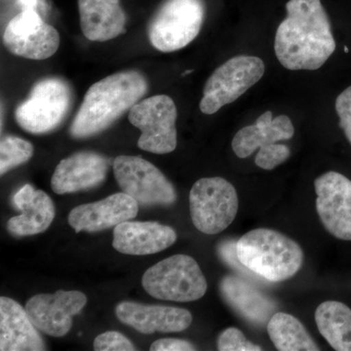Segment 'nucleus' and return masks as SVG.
Returning <instances> with one entry per match:
<instances>
[{
  "instance_id": "f8f14e48",
  "label": "nucleus",
  "mask_w": 351,
  "mask_h": 351,
  "mask_svg": "<svg viewBox=\"0 0 351 351\" xmlns=\"http://www.w3.org/2000/svg\"><path fill=\"white\" fill-rule=\"evenodd\" d=\"M3 43L16 56L41 61L57 52L60 34L54 27L44 22L38 11L25 9L7 25Z\"/></svg>"
},
{
  "instance_id": "4468645a",
  "label": "nucleus",
  "mask_w": 351,
  "mask_h": 351,
  "mask_svg": "<svg viewBox=\"0 0 351 351\" xmlns=\"http://www.w3.org/2000/svg\"><path fill=\"white\" fill-rule=\"evenodd\" d=\"M86 304V295L80 291H58L34 295L25 304V311L36 329L59 338L68 334L73 316Z\"/></svg>"
},
{
  "instance_id": "2eb2a0df",
  "label": "nucleus",
  "mask_w": 351,
  "mask_h": 351,
  "mask_svg": "<svg viewBox=\"0 0 351 351\" xmlns=\"http://www.w3.org/2000/svg\"><path fill=\"white\" fill-rule=\"evenodd\" d=\"M138 203L124 193L73 208L69 223L75 232H97L130 221L137 216Z\"/></svg>"
},
{
  "instance_id": "dca6fc26",
  "label": "nucleus",
  "mask_w": 351,
  "mask_h": 351,
  "mask_svg": "<svg viewBox=\"0 0 351 351\" xmlns=\"http://www.w3.org/2000/svg\"><path fill=\"white\" fill-rule=\"evenodd\" d=\"M110 159L96 152H82L63 159L51 179L58 195L95 188L107 178Z\"/></svg>"
},
{
  "instance_id": "423d86ee",
  "label": "nucleus",
  "mask_w": 351,
  "mask_h": 351,
  "mask_svg": "<svg viewBox=\"0 0 351 351\" xmlns=\"http://www.w3.org/2000/svg\"><path fill=\"white\" fill-rule=\"evenodd\" d=\"M237 189L223 178H203L189 193V209L193 225L205 234H218L234 221L239 212Z\"/></svg>"
},
{
  "instance_id": "9d476101",
  "label": "nucleus",
  "mask_w": 351,
  "mask_h": 351,
  "mask_svg": "<svg viewBox=\"0 0 351 351\" xmlns=\"http://www.w3.org/2000/svg\"><path fill=\"white\" fill-rule=\"evenodd\" d=\"M177 117L174 101L167 95H156L136 104L129 112V121L142 132L138 147L156 154L174 152Z\"/></svg>"
},
{
  "instance_id": "bb28decb",
  "label": "nucleus",
  "mask_w": 351,
  "mask_h": 351,
  "mask_svg": "<svg viewBox=\"0 0 351 351\" xmlns=\"http://www.w3.org/2000/svg\"><path fill=\"white\" fill-rule=\"evenodd\" d=\"M96 351H133L135 346L123 335L110 331L99 335L94 341Z\"/></svg>"
},
{
  "instance_id": "1a4fd4ad",
  "label": "nucleus",
  "mask_w": 351,
  "mask_h": 351,
  "mask_svg": "<svg viewBox=\"0 0 351 351\" xmlns=\"http://www.w3.org/2000/svg\"><path fill=\"white\" fill-rule=\"evenodd\" d=\"M263 73L265 64L258 57L241 55L228 60L208 78L200 101L201 112L213 114L237 101L260 82Z\"/></svg>"
},
{
  "instance_id": "0eeeda50",
  "label": "nucleus",
  "mask_w": 351,
  "mask_h": 351,
  "mask_svg": "<svg viewBox=\"0 0 351 351\" xmlns=\"http://www.w3.org/2000/svg\"><path fill=\"white\" fill-rule=\"evenodd\" d=\"M204 13L202 0H165L149 25L152 45L164 53L186 47L199 34Z\"/></svg>"
},
{
  "instance_id": "6e6552de",
  "label": "nucleus",
  "mask_w": 351,
  "mask_h": 351,
  "mask_svg": "<svg viewBox=\"0 0 351 351\" xmlns=\"http://www.w3.org/2000/svg\"><path fill=\"white\" fill-rule=\"evenodd\" d=\"M71 105L68 83L61 78H45L34 85L29 98L16 108V121L29 133H48L62 123Z\"/></svg>"
},
{
  "instance_id": "6ab92c4d",
  "label": "nucleus",
  "mask_w": 351,
  "mask_h": 351,
  "mask_svg": "<svg viewBox=\"0 0 351 351\" xmlns=\"http://www.w3.org/2000/svg\"><path fill=\"white\" fill-rule=\"evenodd\" d=\"M27 311L9 298H0V350H45Z\"/></svg>"
},
{
  "instance_id": "b1692460",
  "label": "nucleus",
  "mask_w": 351,
  "mask_h": 351,
  "mask_svg": "<svg viewBox=\"0 0 351 351\" xmlns=\"http://www.w3.org/2000/svg\"><path fill=\"white\" fill-rule=\"evenodd\" d=\"M267 332L277 350H320L301 321L291 314L274 313L267 323Z\"/></svg>"
},
{
  "instance_id": "aec40b11",
  "label": "nucleus",
  "mask_w": 351,
  "mask_h": 351,
  "mask_svg": "<svg viewBox=\"0 0 351 351\" xmlns=\"http://www.w3.org/2000/svg\"><path fill=\"white\" fill-rule=\"evenodd\" d=\"M80 27L91 41H108L125 32L126 14L120 0H78Z\"/></svg>"
},
{
  "instance_id": "cd10ccee",
  "label": "nucleus",
  "mask_w": 351,
  "mask_h": 351,
  "mask_svg": "<svg viewBox=\"0 0 351 351\" xmlns=\"http://www.w3.org/2000/svg\"><path fill=\"white\" fill-rule=\"evenodd\" d=\"M336 110L339 119V126L351 145V86L339 94L336 100Z\"/></svg>"
},
{
  "instance_id": "ddd939ff",
  "label": "nucleus",
  "mask_w": 351,
  "mask_h": 351,
  "mask_svg": "<svg viewBox=\"0 0 351 351\" xmlns=\"http://www.w3.org/2000/svg\"><path fill=\"white\" fill-rule=\"evenodd\" d=\"M316 211L325 230L335 239L351 242V180L329 171L314 182Z\"/></svg>"
},
{
  "instance_id": "4be33fe9",
  "label": "nucleus",
  "mask_w": 351,
  "mask_h": 351,
  "mask_svg": "<svg viewBox=\"0 0 351 351\" xmlns=\"http://www.w3.org/2000/svg\"><path fill=\"white\" fill-rule=\"evenodd\" d=\"M315 322L332 350L351 351V307L341 301H326L315 311Z\"/></svg>"
},
{
  "instance_id": "f257e3e1",
  "label": "nucleus",
  "mask_w": 351,
  "mask_h": 351,
  "mask_svg": "<svg viewBox=\"0 0 351 351\" xmlns=\"http://www.w3.org/2000/svg\"><path fill=\"white\" fill-rule=\"evenodd\" d=\"M287 17L274 43L277 59L290 71H316L336 50L331 23L321 0H289Z\"/></svg>"
},
{
  "instance_id": "a211bd4d",
  "label": "nucleus",
  "mask_w": 351,
  "mask_h": 351,
  "mask_svg": "<svg viewBox=\"0 0 351 351\" xmlns=\"http://www.w3.org/2000/svg\"><path fill=\"white\" fill-rule=\"evenodd\" d=\"M177 240L172 228L156 221H123L113 230L112 246L125 255L144 256L169 248Z\"/></svg>"
},
{
  "instance_id": "412c9836",
  "label": "nucleus",
  "mask_w": 351,
  "mask_h": 351,
  "mask_svg": "<svg viewBox=\"0 0 351 351\" xmlns=\"http://www.w3.org/2000/svg\"><path fill=\"white\" fill-rule=\"evenodd\" d=\"M219 289L233 311L254 324H265L276 311V302L239 277L226 276Z\"/></svg>"
},
{
  "instance_id": "39448f33",
  "label": "nucleus",
  "mask_w": 351,
  "mask_h": 351,
  "mask_svg": "<svg viewBox=\"0 0 351 351\" xmlns=\"http://www.w3.org/2000/svg\"><path fill=\"white\" fill-rule=\"evenodd\" d=\"M294 134L290 117L282 114L274 119L269 110L263 113L254 125L244 127L237 132L232 140V149L239 158H246L260 149L256 156V165L262 169L274 170L291 156L287 145L277 143L290 140Z\"/></svg>"
},
{
  "instance_id": "f03ea898",
  "label": "nucleus",
  "mask_w": 351,
  "mask_h": 351,
  "mask_svg": "<svg viewBox=\"0 0 351 351\" xmlns=\"http://www.w3.org/2000/svg\"><path fill=\"white\" fill-rule=\"evenodd\" d=\"M147 91V80L136 71H120L94 83L71 123V135L84 138L105 131L138 103Z\"/></svg>"
},
{
  "instance_id": "5701e85b",
  "label": "nucleus",
  "mask_w": 351,
  "mask_h": 351,
  "mask_svg": "<svg viewBox=\"0 0 351 351\" xmlns=\"http://www.w3.org/2000/svg\"><path fill=\"white\" fill-rule=\"evenodd\" d=\"M22 215L13 217L7 230L15 237H29L44 232L55 218V206L47 193L36 191L34 198L21 208Z\"/></svg>"
},
{
  "instance_id": "7c9ffc66",
  "label": "nucleus",
  "mask_w": 351,
  "mask_h": 351,
  "mask_svg": "<svg viewBox=\"0 0 351 351\" xmlns=\"http://www.w3.org/2000/svg\"><path fill=\"white\" fill-rule=\"evenodd\" d=\"M19 3L22 6V10H25V9H34V10H36L38 0H19Z\"/></svg>"
},
{
  "instance_id": "7ed1b4c3",
  "label": "nucleus",
  "mask_w": 351,
  "mask_h": 351,
  "mask_svg": "<svg viewBox=\"0 0 351 351\" xmlns=\"http://www.w3.org/2000/svg\"><path fill=\"white\" fill-rule=\"evenodd\" d=\"M237 260L270 282L292 278L302 269L304 251L295 240L269 228L250 230L237 243Z\"/></svg>"
},
{
  "instance_id": "9b49d317",
  "label": "nucleus",
  "mask_w": 351,
  "mask_h": 351,
  "mask_svg": "<svg viewBox=\"0 0 351 351\" xmlns=\"http://www.w3.org/2000/svg\"><path fill=\"white\" fill-rule=\"evenodd\" d=\"M113 173L122 193L140 205H171L177 200L174 186L167 178L142 157L117 156L113 161Z\"/></svg>"
},
{
  "instance_id": "20e7f679",
  "label": "nucleus",
  "mask_w": 351,
  "mask_h": 351,
  "mask_svg": "<svg viewBox=\"0 0 351 351\" xmlns=\"http://www.w3.org/2000/svg\"><path fill=\"white\" fill-rule=\"evenodd\" d=\"M143 287L152 297L164 301L195 302L207 291V281L191 256L179 254L157 263L145 272Z\"/></svg>"
},
{
  "instance_id": "a878e982",
  "label": "nucleus",
  "mask_w": 351,
  "mask_h": 351,
  "mask_svg": "<svg viewBox=\"0 0 351 351\" xmlns=\"http://www.w3.org/2000/svg\"><path fill=\"white\" fill-rule=\"evenodd\" d=\"M219 351H261L262 348L248 341L243 332L234 327L221 332L217 341Z\"/></svg>"
},
{
  "instance_id": "c85d7f7f",
  "label": "nucleus",
  "mask_w": 351,
  "mask_h": 351,
  "mask_svg": "<svg viewBox=\"0 0 351 351\" xmlns=\"http://www.w3.org/2000/svg\"><path fill=\"white\" fill-rule=\"evenodd\" d=\"M195 346L188 341L179 339H162L154 341L151 346L152 351H191Z\"/></svg>"
},
{
  "instance_id": "f3484780",
  "label": "nucleus",
  "mask_w": 351,
  "mask_h": 351,
  "mask_svg": "<svg viewBox=\"0 0 351 351\" xmlns=\"http://www.w3.org/2000/svg\"><path fill=\"white\" fill-rule=\"evenodd\" d=\"M115 314L122 323L142 334L182 332L193 322L191 313L181 307L147 306L131 302L119 304Z\"/></svg>"
},
{
  "instance_id": "393cba45",
  "label": "nucleus",
  "mask_w": 351,
  "mask_h": 351,
  "mask_svg": "<svg viewBox=\"0 0 351 351\" xmlns=\"http://www.w3.org/2000/svg\"><path fill=\"white\" fill-rule=\"evenodd\" d=\"M34 156V147L23 138L8 136L0 144V174L4 175Z\"/></svg>"
},
{
  "instance_id": "c756f323",
  "label": "nucleus",
  "mask_w": 351,
  "mask_h": 351,
  "mask_svg": "<svg viewBox=\"0 0 351 351\" xmlns=\"http://www.w3.org/2000/svg\"><path fill=\"white\" fill-rule=\"evenodd\" d=\"M36 189L32 188L31 184H25L22 189L14 195L13 202L18 209H21L23 206L29 202L34 198Z\"/></svg>"
},
{
  "instance_id": "2f4dec72",
  "label": "nucleus",
  "mask_w": 351,
  "mask_h": 351,
  "mask_svg": "<svg viewBox=\"0 0 351 351\" xmlns=\"http://www.w3.org/2000/svg\"><path fill=\"white\" fill-rule=\"evenodd\" d=\"M345 52H346V53H348V47H346H346H345Z\"/></svg>"
}]
</instances>
